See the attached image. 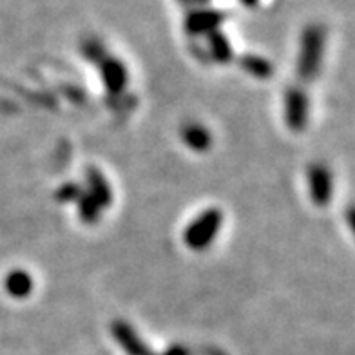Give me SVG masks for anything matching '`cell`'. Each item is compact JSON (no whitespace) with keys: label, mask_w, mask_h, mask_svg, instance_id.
Listing matches in <instances>:
<instances>
[{"label":"cell","mask_w":355,"mask_h":355,"mask_svg":"<svg viewBox=\"0 0 355 355\" xmlns=\"http://www.w3.org/2000/svg\"><path fill=\"white\" fill-rule=\"evenodd\" d=\"M243 67L248 75L256 76V78H268L272 75L270 62L261 58V56L248 55L243 60Z\"/></svg>","instance_id":"12"},{"label":"cell","mask_w":355,"mask_h":355,"mask_svg":"<svg viewBox=\"0 0 355 355\" xmlns=\"http://www.w3.org/2000/svg\"><path fill=\"white\" fill-rule=\"evenodd\" d=\"M306 187L310 200L319 207H327L334 196L332 171L322 164L310 165L306 171Z\"/></svg>","instance_id":"4"},{"label":"cell","mask_w":355,"mask_h":355,"mask_svg":"<svg viewBox=\"0 0 355 355\" xmlns=\"http://www.w3.org/2000/svg\"><path fill=\"white\" fill-rule=\"evenodd\" d=\"M82 192H84L82 187H78L76 183H67V185H62L56 196H58L62 203H76L80 196H82Z\"/></svg>","instance_id":"13"},{"label":"cell","mask_w":355,"mask_h":355,"mask_svg":"<svg viewBox=\"0 0 355 355\" xmlns=\"http://www.w3.org/2000/svg\"><path fill=\"white\" fill-rule=\"evenodd\" d=\"M180 2H183V4H196V6H200V4H203L205 0H180Z\"/></svg>","instance_id":"15"},{"label":"cell","mask_w":355,"mask_h":355,"mask_svg":"<svg viewBox=\"0 0 355 355\" xmlns=\"http://www.w3.org/2000/svg\"><path fill=\"white\" fill-rule=\"evenodd\" d=\"M96 64L100 67V76H102V82L105 85V89H107V93H122L123 89L127 87V80H129L125 64L109 55H103Z\"/></svg>","instance_id":"5"},{"label":"cell","mask_w":355,"mask_h":355,"mask_svg":"<svg viewBox=\"0 0 355 355\" xmlns=\"http://www.w3.org/2000/svg\"><path fill=\"white\" fill-rule=\"evenodd\" d=\"M183 141L189 149L196 150V153H205L211 147L212 136L209 129L201 123H189L183 127Z\"/></svg>","instance_id":"10"},{"label":"cell","mask_w":355,"mask_h":355,"mask_svg":"<svg viewBox=\"0 0 355 355\" xmlns=\"http://www.w3.org/2000/svg\"><path fill=\"white\" fill-rule=\"evenodd\" d=\"M85 180H87V194L91 198L98 201L102 209H107L112 201V191L111 185L107 183L105 176L100 173L98 168H87V174H85Z\"/></svg>","instance_id":"9"},{"label":"cell","mask_w":355,"mask_h":355,"mask_svg":"<svg viewBox=\"0 0 355 355\" xmlns=\"http://www.w3.org/2000/svg\"><path fill=\"white\" fill-rule=\"evenodd\" d=\"M33 277L24 268H13L4 277L6 294L11 295L13 300H26V297H29V295L33 294Z\"/></svg>","instance_id":"7"},{"label":"cell","mask_w":355,"mask_h":355,"mask_svg":"<svg viewBox=\"0 0 355 355\" xmlns=\"http://www.w3.org/2000/svg\"><path fill=\"white\" fill-rule=\"evenodd\" d=\"M327 47V31L319 24L306 26L301 35L300 51L295 60V73L303 82H312L319 75L322 66V56Z\"/></svg>","instance_id":"1"},{"label":"cell","mask_w":355,"mask_h":355,"mask_svg":"<svg viewBox=\"0 0 355 355\" xmlns=\"http://www.w3.org/2000/svg\"><path fill=\"white\" fill-rule=\"evenodd\" d=\"M245 4L247 6H254V4H257V0H243Z\"/></svg>","instance_id":"16"},{"label":"cell","mask_w":355,"mask_h":355,"mask_svg":"<svg viewBox=\"0 0 355 355\" xmlns=\"http://www.w3.org/2000/svg\"><path fill=\"white\" fill-rule=\"evenodd\" d=\"M310 120L309 94L301 87H290L285 94V122L290 131L303 132Z\"/></svg>","instance_id":"3"},{"label":"cell","mask_w":355,"mask_h":355,"mask_svg":"<svg viewBox=\"0 0 355 355\" xmlns=\"http://www.w3.org/2000/svg\"><path fill=\"white\" fill-rule=\"evenodd\" d=\"M221 20H223V15H220V11L196 10L192 11L185 20V29L194 37H203V35L209 37L211 33L218 31Z\"/></svg>","instance_id":"6"},{"label":"cell","mask_w":355,"mask_h":355,"mask_svg":"<svg viewBox=\"0 0 355 355\" xmlns=\"http://www.w3.org/2000/svg\"><path fill=\"white\" fill-rule=\"evenodd\" d=\"M112 336H114L118 345L122 346V350H125L127 355H150L147 345L141 341L140 336L127 322H114Z\"/></svg>","instance_id":"8"},{"label":"cell","mask_w":355,"mask_h":355,"mask_svg":"<svg viewBox=\"0 0 355 355\" xmlns=\"http://www.w3.org/2000/svg\"><path fill=\"white\" fill-rule=\"evenodd\" d=\"M164 355H187V352L183 350V348H173V350H168L167 354Z\"/></svg>","instance_id":"14"},{"label":"cell","mask_w":355,"mask_h":355,"mask_svg":"<svg viewBox=\"0 0 355 355\" xmlns=\"http://www.w3.org/2000/svg\"><path fill=\"white\" fill-rule=\"evenodd\" d=\"M209 51H211L212 58L216 62H220V64H229L234 58L232 46L227 40V37L220 31H214V33L209 35Z\"/></svg>","instance_id":"11"},{"label":"cell","mask_w":355,"mask_h":355,"mask_svg":"<svg viewBox=\"0 0 355 355\" xmlns=\"http://www.w3.org/2000/svg\"><path fill=\"white\" fill-rule=\"evenodd\" d=\"M221 225H223V212L216 207L205 209L185 227L183 243L194 252H203L214 243V239L221 230Z\"/></svg>","instance_id":"2"}]
</instances>
